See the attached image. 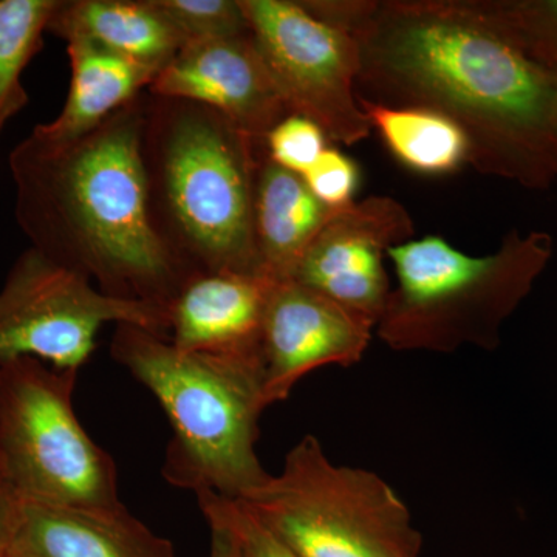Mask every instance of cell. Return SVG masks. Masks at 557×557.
Returning <instances> with one entry per match:
<instances>
[{"mask_svg": "<svg viewBox=\"0 0 557 557\" xmlns=\"http://www.w3.org/2000/svg\"><path fill=\"white\" fill-rule=\"evenodd\" d=\"M313 11L357 39L362 98L442 113L482 174L527 186L557 175L555 75L483 0H318Z\"/></svg>", "mask_w": 557, "mask_h": 557, "instance_id": "obj_1", "label": "cell"}, {"mask_svg": "<svg viewBox=\"0 0 557 557\" xmlns=\"http://www.w3.org/2000/svg\"><path fill=\"white\" fill-rule=\"evenodd\" d=\"M146 98L83 137L36 132L9 157L14 215L30 247L112 298L168 307L190 276L150 218L141 160Z\"/></svg>", "mask_w": 557, "mask_h": 557, "instance_id": "obj_2", "label": "cell"}, {"mask_svg": "<svg viewBox=\"0 0 557 557\" xmlns=\"http://www.w3.org/2000/svg\"><path fill=\"white\" fill-rule=\"evenodd\" d=\"M263 152L215 110L148 91L141 160L150 218L190 274H260L255 186Z\"/></svg>", "mask_w": 557, "mask_h": 557, "instance_id": "obj_3", "label": "cell"}, {"mask_svg": "<svg viewBox=\"0 0 557 557\" xmlns=\"http://www.w3.org/2000/svg\"><path fill=\"white\" fill-rule=\"evenodd\" d=\"M110 355L149 388L170 420L168 483L240 500L270 478L256 450L265 403L262 359L190 354L138 325L120 324Z\"/></svg>", "mask_w": 557, "mask_h": 557, "instance_id": "obj_4", "label": "cell"}, {"mask_svg": "<svg viewBox=\"0 0 557 557\" xmlns=\"http://www.w3.org/2000/svg\"><path fill=\"white\" fill-rule=\"evenodd\" d=\"M397 274L376 333L398 351L494 350L504 322L518 309L552 258L545 233L515 231L497 251L471 256L438 236L392 247Z\"/></svg>", "mask_w": 557, "mask_h": 557, "instance_id": "obj_5", "label": "cell"}, {"mask_svg": "<svg viewBox=\"0 0 557 557\" xmlns=\"http://www.w3.org/2000/svg\"><path fill=\"white\" fill-rule=\"evenodd\" d=\"M237 502L299 557H420L423 547L397 491L369 469L333 463L314 435Z\"/></svg>", "mask_w": 557, "mask_h": 557, "instance_id": "obj_6", "label": "cell"}, {"mask_svg": "<svg viewBox=\"0 0 557 557\" xmlns=\"http://www.w3.org/2000/svg\"><path fill=\"white\" fill-rule=\"evenodd\" d=\"M76 379L33 358L0 364V468L27 502L124 507L115 461L76 416Z\"/></svg>", "mask_w": 557, "mask_h": 557, "instance_id": "obj_7", "label": "cell"}, {"mask_svg": "<svg viewBox=\"0 0 557 557\" xmlns=\"http://www.w3.org/2000/svg\"><path fill=\"white\" fill-rule=\"evenodd\" d=\"M110 322L170 338L166 311L104 295L83 274L27 248L0 288V364L33 358L78 372Z\"/></svg>", "mask_w": 557, "mask_h": 557, "instance_id": "obj_8", "label": "cell"}, {"mask_svg": "<svg viewBox=\"0 0 557 557\" xmlns=\"http://www.w3.org/2000/svg\"><path fill=\"white\" fill-rule=\"evenodd\" d=\"M252 39L289 112L330 143L354 146L372 127L359 106L357 39L313 16L300 0H240Z\"/></svg>", "mask_w": 557, "mask_h": 557, "instance_id": "obj_9", "label": "cell"}, {"mask_svg": "<svg viewBox=\"0 0 557 557\" xmlns=\"http://www.w3.org/2000/svg\"><path fill=\"white\" fill-rule=\"evenodd\" d=\"M408 209L373 196L336 209L311 242L292 281L299 282L358 317L379 325L392 287L384 256L412 240Z\"/></svg>", "mask_w": 557, "mask_h": 557, "instance_id": "obj_10", "label": "cell"}, {"mask_svg": "<svg viewBox=\"0 0 557 557\" xmlns=\"http://www.w3.org/2000/svg\"><path fill=\"white\" fill-rule=\"evenodd\" d=\"M373 330L368 319L299 282H274L262 332L267 408L285 401L313 370L357 364Z\"/></svg>", "mask_w": 557, "mask_h": 557, "instance_id": "obj_11", "label": "cell"}, {"mask_svg": "<svg viewBox=\"0 0 557 557\" xmlns=\"http://www.w3.org/2000/svg\"><path fill=\"white\" fill-rule=\"evenodd\" d=\"M150 95L215 110L242 134L265 141L289 110L256 47L245 38L185 44L148 89Z\"/></svg>", "mask_w": 557, "mask_h": 557, "instance_id": "obj_12", "label": "cell"}, {"mask_svg": "<svg viewBox=\"0 0 557 557\" xmlns=\"http://www.w3.org/2000/svg\"><path fill=\"white\" fill-rule=\"evenodd\" d=\"M273 284L262 274H190L168 307L171 343L190 354L262 359L263 319Z\"/></svg>", "mask_w": 557, "mask_h": 557, "instance_id": "obj_13", "label": "cell"}, {"mask_svg": "<svg viewBox=\"0 0 557 557\" xmlns=\"http://www.w3.org/2000/svg\"><path fill=\"white\" fill-rule=\"evenodd\" d=\"M9 557H177L161 537L115 509L50 507L24 500Z\"/></svg>", "mask_w": 557, "mask_h": 557, "instance_id": "obj_14", "label": "cell"}, {"mask_svg": "<svg viewBox=\"0 0 557 557\" xmlns=\"http://www.w3.org/2000/svg\"><path fill=\"white\" fill-rule=\"evenodd\" d=\"M336 209L311 194L304 178L273 163L263 152L255 186V239L260 274L288 281L311 242Z\"/></svg>", "mask_w": 557, "mask_h": 557, "instance_id": "obj_15", "label": "cell"}, {"mask_svg": "<svg viewBox=\"0 0 557 557\" xmlns=\"http://www.w3.org/2000/svg\"><path fill=\"white\" fill-rule=\"evenodd\" d=\"M49 33L90 40L159 73L186 44L156 0H60Z\"/></svg>", "mask_w": 557, "mask_h": 557, "instance_id": "obj_16", "label": "cell"}, {"mask_svg": "<svg viewBox=\"0 0 557 557\" xmlns=\"http://www.w3.org/2000/svg\"><path fill=\"white\" fill-rule=\"evenodd\" d=\"M70 89L60 115L33 132L53 141L83 137L148 91L156 69L86 39L67 40Z\"/></svg>", "mask_w": 557, "mask_h": 557, "instance_id": "obj_17", "label": "cell"}, {"mask_svg": "<svg viewBox=\"0 0 557 557\" xmlns=\"http://www.w3.org/2000/svg\"><path fill=\"white\" fill-rule=\"evenodd\" d=\"M359 95V94H358ZM372 131L408 170L448 175L468 164V139L454 121L434 110L398 108L359 97Z\"/></svg>", "mask_w": 557, "mask_h": 557, "instance_id": "obj_18", "label": "cell"}, {"mask_svg": "<svg viewBox=\"0 0 557 557\" xmlns=\"http://www.w3.org/2000/svg\"><path fill=\"white\" fill-rule=\"evenodd\" d=\"M60 0H0V134L28 104L22 75L42 49Z\"/></svg>", "mask_w": 557, "mask_h": 557, "instance_id": "obj_19", "label": "cell"}, {"mask_svg": "<svg viewBox=\"0 0 557 557\" xmlns=\"http://www.w3.org/2000/svg\"><path fill=\"white\" fill-rule=\"evenodd\" d=\"M186 44L245 38L251 27L240 0H156Z\"/></svg>", "mask_w": 557, "mask_h": 557, "instance_id": "obj_20", "label": "cell"}, {"mask_svg": "<svg viewBox=\"0 0 557 557\" xmlns=\"http://www.w3.org/2000/svg\"><path fill=\"white\" fill-rule=\"evenodd\" d=\"M483 5L530 57L545 67L557 64V0L487 2Z\"/></svg>", "mask_w": 557, "mask_h": 557, "instance_id": "obj_21", "label": "cell"}, {"mask_svg": "<svg viewBox=\"0 0 557 557\" xmlns=\"http://www.w3.org/2000/svg\"><path fill=\"white\" fill-rule=\"evenodd\" d=\"M197 504L208 523H218L233 534L240 557H299L256 519L240 502L211 493L197 494Z\"/></svg>", "mask_w": 557, "mask_h": 557, "instance_id": "obj_22", "label": "cell"}, {"mask_svg": "<svg viewBox=\"0 0 557 557\" xmlns=\"http://www.w3.org/2000/svg\"><path fill=\"white\" fill-rule=\"evenodd\" d=\"M329 143L327 135L314 121L289 113L270 131L263 145L273 163L302 177L329 148Z\"/></svg>", "mask_w": 557, "mask_h": 557, "instance_id": "obj_23", "label": "cell"}, {"mask_svg": "<svg viewBox=\"0 0 557 557\" xmlns=\"http://www.w3.org/2000/svg\"><path fill=\"white\" fill-rule=\"evenodd\" d=\"M302 178L321 203L332 209H341L355 201L359 186V168L346 153L329 146Z\"/></svg>", "mask_w": 557, "mask_h": 557, "instance_id": "obj_24", "label": "cell"}, {"mask_svg": "<svg viewBox=\"0 0 557 557\" xmlns=\"http://www.w3.org/2000/svg\"><path fill=\"white\" fill-rule=\"evenodd\" d=\"M24 498L11 485L0 468V557H9L11 545L20 528Z\"/></svg>", "mask_w": 557, "mask_h": 557, "instance_id": "obj_25", "label": "cell"}, {"mask_svg": "<svg viewBox=\"0 0 557 557\" xmlns=\"http://www.w3.org/2000/svg\"><path fill=\"white\" fill-rule=\"evenodd\" d=\"M211 531V549L209 557H239V548L233 534L226 528L218 525V523H208Z\"/></svg>", "mask_w": 557, "mask_h": 557, "instance_id": "obj_26", "label": "cell"}, {"mask_svg": "<svg viewBox=\"0 0 557 557\" xmlns=\"http://www.w3.org/2000/svg\"><path fill=\"white\" fill-rule=\"evenodd\" d=\"M549 70H552L553 75H555V78H556V81H557V64L555 65V67L549 69Z\"/></svg>", "mask_w": 557, "mask_h": 557, "instance_id": "obj_27", "label": "cell"}, {"mask_svg": "<svg viewBox=\"0 0 557 557\" xmlns=\"http://www.w3.org/2000/svg\"><path fill=\"white\" fill-rule=\"evenodd\" d=\"M240 557V556H239Z\"/></svg>", "mask_w": 557, "mask_h": 557, "instance_id": "obj_28", "label": "cell"}]
</instances>
